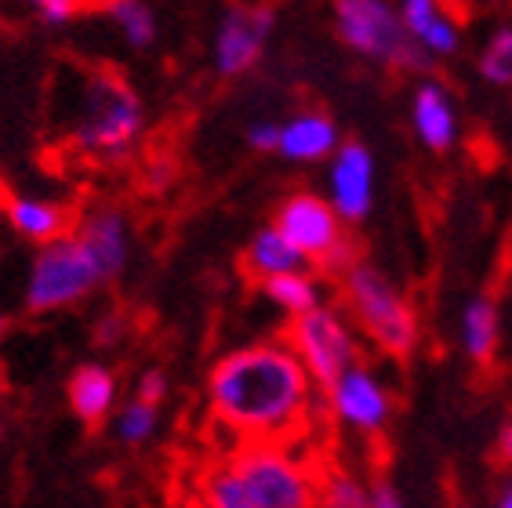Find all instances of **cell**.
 Here are the masks:
<instances>
[{
  "mask_svg": "<svg viewBox=\"0 0 512 508\" xmlns=\"http://www.w3.org/2000/svg\"><path fill=\"white\" fill-rule=\"evenodd\" d=\"M316 501L327 508H371V487L349 472H324L316 487Z\"/></svg>",
  "mask_w": 512,
  "mask_h": 508,
  "instance_id": "obj_22",
  "label": "cell"
},
{
  "mask_svg": "<svg viewBox=\"0 0 512 508\" xmlns=\"http://www.w3.org/2000/svg\"><path fill=\"white\" fill-rule=\"evenodd\" d=\"M342 298L353 313V323L360 327L367 342L382 349L385 356H411L418 349V313L407 302V294L378 273L375 265L353 262L342 273Z\"/></svg>",
  "mask_w": 512,
  "mask_h": 508,
  "instance_id": "obj_4",
  "label": "cell"
},
{
  "mask_svg": "<svg viewBox=\"0 0 512 508\" xmlns=\"http://www.w3.org/2000/svg\"><path fill=\"white\" fill-rule=\"evenodd\" d=\"M327 411L345 429L360 432V436H378L389 425L393 400H389L382 378L356 363L327 385Z\"/></svg>",
  "mask_w": 512,
  "mask_h": 508,
  "instance_id": "obj_10",
  "label": "cell"
},
{
  "mask_svg": "<svg viewBox=\"0 0 512 508\" xmlns=\"http://www.w3.org/2000/svg\"><path fill=\"white\" fill-rule=\"evenodd\" d=\"M498 338H502V320H498V305L491 298H473L462 313V349L465 356L480 367L494 360L498 352Z\"/></svg>",
  "mask_w": 512,
  "mask_h": 508,
  "instance_id": "obj_19",
  "label": "cell"
},
{
  "mask_svg": "<svg viewBox=\"0 0 512 508\" xmlns=\"http://www.w3.org/2000/svg\"><path fill=\"white\" fill-rule=\"evenodd\" d=\"M113 403H117V374L99 367V363H88V367L73 371V378H69V407H73V414L80 421L99 425L113 411Z\"/></svg>",
  "mask_w": 512,
  "mask_h": 508,
  "instance_id": "obj_17",
  "label": "cell"
},
{
  "mask_svg": "<svg viewBox=\"0 0 512 508\" xmlns=\"http://www.w3.org/2000/svg\"><path fill=\"white\" fill-rule=\"evenodd\" d=\"M99 265L88 254V247L80 244V236L69 233L55 236L48 244H40L37 258L26 276V309L30 313H55V309H69V305L84 302L95 287H102Z\"/></svg>",
  "mask_w": 512,
  "mask_h": 508,
  "instance_id": "obj_6",
  "label": "cell"
},
{
  "mask_svg": "<svg viewBox=\"0 0 512 508\" xmlns=\"http://www.w3.org/2000/svg\"><path fill=\"white\" fill-rule=\"evenodd\" d=\"M153 432H157V403H146V400H131L120 407L117 414V436L128 447H142V443L153 440Z\"/></svg>",
  "mask_w": 512,
  "mask_h": 508,
  "instance_id": "obj_23",
  "label": "cell"
},
{
  "mask_svg": "<svg viewBox=\"0 0 512 508\" xmlns=\"http://www.w3.org/2000/svg\"><path fill=\"white\" fill-rule=\"evenodd\" d=\"M480 73L483 80H491L498 88H509L512 84V26H502L487 40V48L480 55Z\"/></svg>",
  "mask_w": 512,
  "mask_h": 508,
  "instance_id": "obj_24",
  "label": "cell"
},
{
  "mask_svg": "<svg viewBox=\"0 0 512 508\" xmlns=\"http://www.w3.org/2000/svg\"><path fill=\"white\" fill-rule=\"evenodd\" d=\"M4 218L11 222V229L33 244H48L55 236L73 229V218L62 204L55 200H40V196H11L4 200Z\"/></svg>",
  "mask_w": 512,
  "mask_h": 508,
  "instance_id": "obj_16",
  "label": "cell"
},
{
  "mask_svg": "<svg viewBox=\"0 0 512 508\" xmlns=\"http://www.w3.org/2000/svg\"><path fill=\"white\" fill-rule=\"evenodd\" d=\"M320 472L280 440H247L200 476L197 498L211 508H309Z\"/></svg>",
  "mask_w": 512,
  "mask_h": 508,
  "instance_id": "obj_3",
  "label": "cell"
},
{
  "mask_svg": "<svg viewBox=\"0 0 512 508\" xmlns=\"http://www.w3.org/2000/svg\"><path fill=\"white\" fill-rule=\"evenodd\" d=\"M338 146L342 142H338L335 120L324 117V113H298V117L280 124V146H276V153L295 160V164H316V160L331 157Z\"/></svg>",
  "mask_w": 512,
  "mask_h": 508,
  "instance_id": "obj_15",
  "label": "cell"
},
{
  "mask_svg": "<svg viewBox=\"0 0 512 508\" xmlns=\"http://www.w3.org/2000/svg\"><path fill=\"white\" fill-rule=\"evenodd\" d=\"M26 8H33L44 22L51 26H62V22L77 19L84 11H99L106 8V0H22Z\"/></svg>",
  "mask_w": 512,
  "mask_h": 508,
  "instance_id": "obj_25",
  "label": "cell"
},
{
  "mask_svg": "<svg viewBox=\"0 0 512 508\" xmlns=\"http://www.w3.org/2000/svg\"><path fill=\"white\" fill-rule=\"evenodd\" d=\"M306 258L291 247V240H287L276 225H269V229H258L255 236H251V244H247V254H244V269L251 280H269V276H280V273H291V269H306Z\"/></svg>",
  "mask_w": 512,
  "mask_h": 508,
  "instance_id": "obj_18",
  "label": "cell"
},
{
  "mask_svg": "<svg viewBox=\"0 0 512 508\" xmlns=\"http://www.w3.org/2000/svg\"><path fill=\"white\" fill-rule=\"evenodd\" d=\"M175 175H178V167L168 153H153V157L142 164V182H146V189H153V193L168 189L171 182H175Z\"/></svg>",
  "mask_w": 512,
  "mask_h": 508,
  "instance_id": "obj_26",
  "label": "cell"
},
{
  "mask_svg": "<svg viewBox=\"0 0 512 508\" xmlns=\"http://www.w3.org/2000/svg\"><path fill=\"white\" fill-rule=\"evenodd\" d=\"M73 233L80 236V244L88 247L106 284L124 273L131 254V225L120 207H91L73 222Z\"/></svg>",
  "mask_w": 512,
  "mask_h": 508,
  "instance_id": "obj_12",
  "label": "cell"
},
{
  "mask_svg": "<svg viewBox=\"0 0 512 508\" xmlns=\"http://www.w3.org/2000/svg\"><path fill=\"white\" fill-rule=\"evenodd\" d=\"M4 334H8V316L0 313V338H4Z\"/></svg>",
  "mask_w": 512,
  "mask_h": 508,
  "instance_id": "obj_33",
  "label": "cell"
},
{
  "mask_svg": "<svg viewBox=\"0 0 512 508\" xmlns=\"http://www.w3.org/2000/svg\"><path fill=\"white\" fill-rule=\"evenodd\" d=\"M273 26L276 15L266 4H233L218 22L215 44H211L218 77H244L247 69H255L258 59L266 55Z\"/></svg>",
  "mask_w": 512,
  "mask_h": 508,
  "instance_id": "obj_9",
  "label": "cell"
},
{
  "mask_svg": "<svg viewBox=\"0 0 512 508\" xmlns=\"http://www.w3.org/2000/svg\"><path fill=\"white\" fill-rule=\"evenodd\" d=\"M411 124L418 142L425 149H433V153H447L458 142V109H454L444 84L425 80L422 88L414 91Z\"/></svg>",
  "mask_w": 512,
  "mask_h": 508,
  "instance_id": "obj_14",
  "label": "cell"
},
{
  "mask_svg": "<svg viewBox=\"0 0 512 508\" xmlns=\"http://www.w3.org/2000/svg\"><path fill=\"white\" fill-rule=\"evenodd\" d=\"M262 294H266L276 309H284L287 316L309 313L313 305L324 302L320 284H316L306 269H291V273L269 276V280H262Z\"/></svg>",
  "mask_w": 512,
  "mask_h": 508,
  "instance_id": "obj_20",
  "label": "cell"
},
{
  "mask_svg": "<svg viewBox=\"0 0 512 508\" xmlns=\"http://www.w3.org/2000/svg\"><path fill=\"white\" fill-rule=\"evenodd\" d=\"M102 11L117 22L120 37L128 40L131 48H149L157 40V15L146 0H106Z\"/></svg>",
  "mask_w": 512,
  "mask_h": 508,
  "instance_id": "obj_21",
  "label": "cell"
},
{
  "mask_svg": "<svg viewBox=\"0 0 512 508\" xmlns=\"http://www.w3.org/2000/svg\"><path fill=\"white\" fill-rule=\"evenodd\" d=\"M407 33L429 59H451L462 44V26L447 8V0H400Z\"/></svg>",
  "mask_w": 512,
  "mask_h": 508,
  "instance_id": "obj_13",
  "label": "cell"
},
{
  "mask_svg": "<svg viewBox=\"0 0 512 508\" xmlns=\"http://www.w3.org/2000/svg\"><path fill=\"white\" fill-rule=\"evenodd\" d=\"M276 229L291 240L306 262H316L324 273L342 276L356 262V251L345 236V222L327 196L295 193L276 207Z\"/></svg>",
  "mask_w": 512,
  "mask_h": 508,
  "instance_id": "obj_7",
  "label": "cell"
},
{
  "mask_svg": "<svg viewBox=\"0 0 512 508\" xmlns=\"http://www.w3.org/2000/svg\"><path fill=\"white\" fill-rule=\"evenodd\" d=\"M287 345L298 352V360L306 363V371L324 389L338 374L360 363V338H356L353 323L324 302L313 305L309 313L291 316Z\"/></svg>",
  "mask_w": 512,
  "mask_h": 508,
  "instance_id": "obj_8",
  "label": "cell"
},
{
  "mask_svg": "<svg viewBox=\"0 0 512 508\" xmlns=\"http://www.w3.org/2000/svg\"><path fill=\"white\" fill-rule=\"evenodd\" d=\"M502 458H505V461H509V465H512V425H509V429L502 432Z\"/></svg>",
  "mask_w": 512,
  "mask_h": 508,
  "instance_id": "obj_32",
  "label": "cell"
},
{
  "mask_svg": "<svg viewBox=\"0 0 512 508\" xmlns=\"http://www.w3.org/2000/svg\"><path fill=\"white\" fill-rule=\"evenodd\" d=\"M168 396V374L164 371H146L142 378H138V400H146V403H157Z\"/></svg>",
  "mask_w": 512,
  "mask_h": 508,
  "instance_id": "obj_28",
  "label": "cell"
},
{
  "mask_svg": "<svg viewBox=\"0 0 512 508\" xmlns=\"http://www.w3.org/2000/svg\"><path fill=\"white\" fill-rule=\"evenodd\" d=\"M327 200L342 222H364L375 204V157L360 142H345L331 153Z\"/></svg>",
  "mask_w": 512,
  "mask_h": 508,
  "instance_id": "obj_11",
  "label": "cell"
},
{
  "mask_svg": "<svg viewBox=\"0 0 512 508\" xmlns=\"http://www.w3.org/2000/svg\"><path fill=\"white\" fill-rule=\"evenodd\" d=\"M404 498H400V490L393 483H375L371 487V508H400Z\"/></svg>",
  "mask_w": 512,
  "mask_h": 508,
  "instance_id": "obj_29",
  "label": "cell"
},
{
  "mask_svg": "<svg viewBox=\"0 0 512 508\" xmlns=\"http://www.w3.org/2000/svg\"><path fill=\"white\" fill-rule=\"evenodd\" d=\"M335 30L349 51L389 69H422L429 59L393 0H335Z\"/></svg>",
  "mask_w": 512,
  "mask_h": 508,
  "instance_id": "obj_5",
  "label": "cell"
},
{
  "mask_svg": "<svg viewBox=\"0 0 512 508\" xmlns=\"http://www.w3.org/2000/svg\"><path fill=\"white\" fill-rule=\"evenodd\" d=\"M55 127L80 157L120 164L138 149L146 131V106L117 69H73L59 80Z\"/></svg>",
  "mask_w": 512,
  "mask_h": 508,
  "instance_id": "obj_2",
  "label": "cell"
},
{
  "mask_svg": "<svg viewBox=\"0 0 512 508\" xmlns=\"http://www.w3.org/2000/svg\"><path fill=\"white\" fill-rule=\"evenodd\" d=\"M316 381L287 342L222 356L207 378V407L233 440H295L313 414Z\"/></svg>",
  "mask_w": 512,
  "mask_h": 508,
  "instance_id": "obj_1",
  "label": "cell"
},
{
  "mask_svg": "<svg viewBox=\"0 0 512 508\" xmlns=\"http://www.w3.org/2000/svg\"><path fill=\"white\" fill-rule=\"evenodd\" d=\"M247 142L255 149H262V153H276V146H280V124H276V120H258V124L247 131Z\"/></svg>",
  "mask_w": 512,
  "mask_h": 508,
  "instance_id": "obj_27",
  "label": "cell"
},
{
  "mask_svg": "<svg viewBox=\"0 0 512 508\" xmlns=\"http://www.w3.org/2000/svg\"><path fill=\"white\" fill-rule=\"evenodd\" d=\"M494 505H498V508H512V479H505L502 487H498V494H494Z\"/></svg>",
  "mask_w": 512,
  "mask_h": 508,
  "instance_id": "obj_31",
  "label": "cell"
},
{
  "mask_svg": "<svg viewBox=\"0 0 512 508\" xmlns=\"http://www.w3.org/2000/svg\"><path fill=\"white\" fill-rule=\"evenodd\" d=\"M120 334H124V327H120V316H106V320L99 323V342L102 345L120 342Z\"/></svg>",
  "mask_w": 512,
  "mask_h": 508,
  "instance_id": "obj_30",
  "label": "cell"
}]
</instances>
